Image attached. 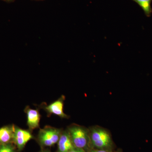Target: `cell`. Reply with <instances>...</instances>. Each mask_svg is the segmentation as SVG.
<instances>
[{
  "mask_svg": "<svg viewBox=\"0 0 152 152\" xmlns=\"http://www.w3.org/2000/svg\"><path fill=\"white\" fill-rule=\"evenodd\" d=\"M91 147L98 149L113 150V142L108 131L99 126L89 129Z\"/></svg>",
  "mask_w": 152,
  "mask_h": 152,
  "instance_id": "6da1fadb",
  "label": "cell"
},
{
  "mask_svg": "<svg viewBox=\"0 0 152 152\" xmlns=\"http://www.w3.org/2000/svg\"><path fill=\"white\" fill-rule=\"evenodd\" d=\"M15 127L7 126L0 128V144H8L13 140Z\"/></svg>",
  "mask_w": 152,
  "mask_h": 152,
  "instance_id": "ba28073f",
  "label": "cell"
},
{
  "mask_svg": "<svg viewBox=\"0 0 152 152\" xmlns=\"http://www.w3.org/2000/svg\"><path fill=\"white\" fill-rule=\"evenodd\" d=\"M0 152H16L15 148L9 143L0 144Z\"/></svg>",
  "mask_w": 152,
  "mask_h": 152,
  "instance_id": "30bf717a",
  "label": "cell"
},
{
  "mask_svg": "<svg viewBox=\"0 0 152 152\" xmlns=\"http://www.w3.org/2000/svg\"><path fill=\"white\" fill-rule=\"evenodd\" d=\"M115 152H122L121 150H118V151Z\"/></svg>",
  "mask_w": 152,
  "mask_h": 152,
  "instance_id": "5bb4252c",
  "label": "cell"
},
{
  "mask_svg": "<svg viewBox=\"0 0 152 152\" xmlns=\"http://www.w3.org/2000/svg\"><path fill=\"white\" fill-rule=\"evenodd\" d=\"M90 152H113L112 150L98 149L93 148L91 150Z\"/></svg>",
  "mask_w": 152,
  "mask_h": 152,
  "instance_id": "8fae6325",
  "label": "cell"
},
{
  "mask_svg": "<svg viewBox=\"0 0 152 152\" xmlns=\"http://www.w3.org/2000/svg\"><path fill=\"white\" fill-rule=\"evenodd\" d=\"M1 1H4L7 3H11L14 2L16 0H1Z\"/></svg>",
  "mask_w": 152,
  "mask_h": 152,
  "instance_id": "4fadbf2b",
  "label": "cell"
},
{
  "mask_svg": "<svg viewBox=\"0 0 152 152\" xmlns=\"http://www.w3.org/2000/svg\"><path fill=\"white\" fill-rule=\"evenodd\" d=\"M27 118V125L29 129H35L39 127L41 115L37 110L27 107L25 110Z\"/></svg>",
  "mask_w": 152,
  "mask_h": 152,
  "instance_id": "8992f818",
  "label": "cell"
},
{
  "mask_svg": "<svg viewBox=\"0 0 152 152\" xmlns=\"http://www.w3.org/2000/svg\"><path fill=\"white\" fill-rule=\"evenodd\" d=\"M34 1H43V0H34Z\"/></svg>",
  "mask_w": 152,
  "mask_h": 152,
  "instance_id": "2e32d148",
  "label": "cell"
},
{
  "mask_svg": "<svg viewBox=\"0 0 152 152\" xmlns=\"http://www.w3.org/2000/svg\"><path fill=\"white\" fill-rule=\"evenodd\" d=\"M33 138L30 131L15 126L13 141L19 151L23 150L28 142Z\"/></svg>",
  "mask_w": 152,
  "mask_h": 152,
  "instance_id": "277c9868",
  "label": "cell"
},
{
  "mask_svg": "<svg viewBox=\"0 0 152 152\" xmlns=\"http://www.w3.org/2000/svg\"><path fill=\"white\" fill-rule=\"evenodd\" d=\"M69 152H86V151L84 149H83L79 148H77L75 147Z\"/></svg>",
  "mask_w": 152,
  "mask_h": 152,
  "instance_id": "7c38bea8",
  "label": "cell"
},
{
  "mask_svg": "<svg viewBox=\"0 0 152 152\" xmlns=\"http://www.w3.org/2000/svg\"><path fill=\"white\" fill-rule=\"evenodd\" d=\"M64 96H62L58 99L48 105L45 106L44 109L49 115L54 114L62 118H68L67 115L64 112Z\"/></svg>",
  "mask_w": 152,
  "mask_h": 152,
  "instance_id": "5b68a950",
  "label": "cell"
},
{
  "mask_svg": "<svg viewBox=\"0 0 152 152\" xmlns=\"http://www.w3.org/2000/svg\"><path fill=\"white\" fill-rule=\"evenodd\" d=\"M58 143V152H69L75 148L68 130L62 132Z\"/></svg>",
  "mask_w": 152,
  "mask_h": 152,
  "instance_id": "52a82bcc",
  "label": "cell"
},
{
  "mask_svg": "<svg viewBox=\"0 0 152 152\" xmlns=\"http://www.w3.org/2000/svg\"><path fill=\"white\" fill-rule=\"evenodd\" d=\"M139 5L143 10L147 17H150L152 14V0H132Z\"/></svg>",
  "mask_w": 152,
  "mask_h": 152,
  "instance_id": "9c48e42d",
  "label": "cell"
},
{
  "mask_svg": "<svg viewBox=\"0 0 152 152\" xmlns=\"http://www.w3.org/2000/svg\"><path fill=\"white\" fill-rule=\"evenodd\" d=\"M67 130L75 147L86 151L91 148L89 130L81 126L74 124L70 126Z\"/></svg>",
  "mask_w": 152,
  "mask_h": 152,
  "instance_id": "7a4b0ae2",
  "label": "cell"
},
{
  "mask_svg": "<svg viewBox=\"0 0 152 152\" xmlns=\"http://www.w3.org/2000/svg\"><path fill=\"white\" fill-rule=\"evenodd\" d=\"M62 132L60 129L46 126L40 130L38 140L42 145L51 147L58 142Z\"/></svg>",
  "mask_w": 152,
  "mask_h": 152,
  "instance_id": "3957f363",
  "label": "cell"
},
{
  "mask_svg": "<svg viewBox=\"0 0 152 152\" xmlns=\"http://www.w3.org/2000/svg\"><path fill=\"white\" fill-rule=\"evenodd\" d=\"M41 152H51L49 151H42Z\"/></svg>",
  "mask_w": 152,
  "mask_h": 152,
  "instance_id": "9a60e30c",
  "label": "cell"
}]
</instances>
